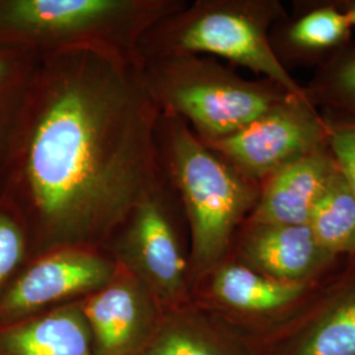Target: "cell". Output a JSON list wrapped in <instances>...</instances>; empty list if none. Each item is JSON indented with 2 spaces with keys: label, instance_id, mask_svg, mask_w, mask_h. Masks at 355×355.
Masks as SVG:
<instances>
[{
  "label": "cell",
  "instance_id": "6da1fadb",
  "mask_svg": "<svg viewBox=\"0 0 355 355\" xmlns=\"http://www.w3.org/2000/svg\"><path fill=\"white\" fill-rule=\"evenodd\" d=\"M158 116L140 64L89 49L40 58L0 168L31 258L104 248L161 175Z\"/></svg>",
  "mask_w": 355,
  "mask_h": 355
},
{
  "label": "cell",
  "instance_id": "7a4b0ae2",
  "mask_svg": "<svg viewBox=\"0 0 355 355\" xmlns=\"http://www.w3.org/2000/svg\"><path fill=\"white\" fill-rule=\"evenodd\" d=\"M162 175L177 192L190 232L192 282L232 252L257 205L261 184L242 175L200 140L186 121L159 112L155 128Z\"/></svg>",
  "mask_w": 355,
  "mask_h": 355
},
{
  "label": "cell",
  "instance_id": "3957f363",
  "mask_svg": "<svg viewBox=\"0 0 355 355\" xmlns=\"http://www.w3.org/2000/svg\"><path fill=\"white\" fill-rule=\"evenodd\" d=\"M186 0H0V46L38 58L103 51L140 64L139 42Z\"/></svg>",
  "mask_w": 355,
  "mask_h": 355
},
{
  "label": "cell",
  "instance_id": "277c9868",
  "mask_svg": "<svg viewBox=\"0 0 355 355\" xmlns=\"http://www.w3.org/2000/svg\"><path fill=\"white\" fill-rule=\"evenodd\" d=\"M287 12L279 0H195L150 26L140 38L142 64L158 57L199 54L225 60L305 95L271 49L268 35Z\"/></svg>",
  "mask_w": 355,
  "mask_h": 355
},
{
  "label": "cell",
  "instance_id": "5b68a950",
  "mask_svg": "<svg viewBox=\"0 0 355 355\" xmlns=\"http://www.w3.org/2000/svg\"><path fill=\"white\" fill-rule=\"evenodd\" d=\"M141 76L158 111L180 117L205 144L234 135L293 95L274 80L248 79L199 54L144 61Z\"/></svg>",
  "mask_w": 355,
  "mask_h": 355
},
{
  "label": "cell",
  "instance_id": "8992f818",
  "mask_svg": "<svg viewBox=\"0 0 355 355\" xmlns=\"http://www.w3.org/2000/svg\"><path fill=\"white\" fill-rule=\"evenodd\" d=\"M103 249L152 291L165 312L192 302L189 225L162 173Z\"/></svg>",
  "mask_w": 355,
  "mask_h": 355
},
{
  "label": "cell",
  "instance_id": "52a82bcc",
  "mask_svg": "<svg viewBox=\"0 0 355 355\" xmlns=\"http://www.w3.org/2000/svg\"><path fill=\"white\" fill-rule=\"evenodd\" d=\"M321 282L282 283L229 255L192 282L191 300L258 340L295 315Z\"/></svg>",
  "mask_w": 355,
  "mask_h": 355
},
{
  "label": "cell",
  "instance_id": "ba28073f",
  "mask_svg": "<svg viewBox=\"0 0 355 355\" xmlns=\"http://www.w3.org/2000/svg\"><path fill=\"white\" fill-rule=\"evenodd\" d=\"M328 139L324 114L306 95H291L234 135L207 145L261 184L282 167L328 148Z\"/></svg>",
  "mask_w": 355,
  "mask_h": 355
},
{
  "label": "cell",
  "instance_id": "9c48e42d",
  "mask_svg": "<svg viewBox=\"0 0 355 355\" xmlns=\"http://www.w3.org/2000/svg\"><path fill=\"white\" fill-rule=\"evenodd\" d=\"M116 271L104 249L64 248L32 257L0 296V327L78 303Z\"/></svg>",
  "mask_w": 355,
  "mask_h": 355
},
{
  "label": "cell",
  "instance_id": "30bf717a",
  "mask_svg": "<svg viewBox=\"0 0 355 355\" xmlns=\"http://www.w3.org/2000/svg\"><path fill=\"white\" fill-rule=\"evenodd\" d=\"M257 343L261 355H355V257L343 259L295 315Z\"/></svg>",
  "mask_w": 355,
  "mask_h": 355
},
{
  "label": "cell",
  "instance_id": "8fae6325",
  "mask_svg": "<svg viewBox=\"0 0 355 355\" xmlns=\"http://www.w3.org/2000/svg\"><path fill=\"white\" fill-rule=\"evenodd\" d=\"M96 355H141L165 311L152 291L117 265L101 290L79 302Z\"/></svg>",
  "mask_w": 355,
  "mask_h": 355
},
{
  "label": "cell",
  "instance_id": "7c38bea8",
  "mask_svg": "<svg viewBox=\"0 0 355 355\" xmlns=\"http://www.w3.org/2000/svg\"><path fill=\"white\" fill-rule=\"evenodd\" d=\"M230 257L270 279L290 284L321 282L343 262L320 245L309 225L248 220L236 234Z\"/></svg>",
  "mask_w": 355,
  "mask_h": 355
},
{
  "label": "cell",
  "instance_id": "4fadbf2b",
  "mask_svg": "<svg viewBox=\"0 0 355 355\" xmlns=\"http://www.w3.org/2000/svg\"><path fill=\"white\" fill-rule=\"evenodd\" d=\"M353 31L338 0H299L272 26L268 40L287 71L299 66L318 69L353 41Z\"/></svg>",
  "mask_w": 355,
  "mask_h": 355
},
{
  "label": "cell",
  "instance_id": "5bb4252c",
  "mask_svg": "<svg viewBox=\"0 0 355 355\" xmlns=\"http://www.w3.org/2000/svg\"><path fill=\"white\" fill-rule=\"evenodd\" d=\"M334 168L336 161L329 148L282 167L261 183L258 202L248 221L308 225L312 209Z\"/></svg>",
  "mask_w": 355,
  "mask_h": 355
},
{
  "label": "cell",
  "instance_id": "9a60e30c",
  "mask_svg": "<svg viewBox=\"0 0 355 355\" xmlns=\"http://www.w3.org/2000/svg\"><path fill=\"white\" fill-rule=\"evenodd\" d=\"M141 355H261L257 340L202 306L166 311Z\"/></svg>",
  "mask_w": 355,
  "mask_h": 355
},
{
  "label": "cell",
  "instance_id": "2e32d148",
  "mask_svg": "<svg viewBox=\"0 0 355 355\" xmlns=\"http://www.w3.org/2000/svg\"><path fill=\"white\" fill-rule=\"evenodd\" d=\"M0 355H96L79 302L0 327Z\"/></svg>",
  "mask_w": 355,
  "mask_h": 355
},
{
  "label": "cell",
  "instance_id": "e0dca14e",
  "mask_svg": "<svg viewBox=\"0 0 355 355\" xmlns=\"http://www.w3.org/2000/svg\"><path fill=\"white\" fill-rule=\"evenodd\" d=\"M320 245L337 258L355 257V193L336 164L308 223Z\"/></svg>",
  "mask_w": 355,
  "mask_h": 355
},
{
  "label": "cell",
  "instance_id": "ac0fdd59",
  "mask_svg": "<svg viewBox=\"0 0 355 355\" xmlns=\"http://www.w3.org/2000/svg\"><path fill=\"white\" fill-rule=\"evenodd\" d=\"M304 89L320 112L355 117L354 41L318 67Z\"/></svg>",
  "mask_w": 355,
  "mask_h": 355
},
{
  "label": "cell",
  "instance_id": "d6986e66",
  "mask_svg": "<svg viewBox=\"0 0 355 355\" xmlns=\"http://www.w3.org/2000/svg\"><path fill=\"white\" fill-rule=\"evenodd\" d=\"M38 62L29 51L0 46V168Z\"/></svg>",
  "mask_w": 355,
  "mask_h": 355
},
{
  "label": "cell",
  "instance_id": "ffe728a7",
  "mask_svg": "<svg viewBox=\"0 0 355 355\" xmlns=\"http://www.w3.org/2000/svg\"><path fill=\"white\" fill-rule=\"evenodd\" d=\"M29 259L26 223L12 204L0 196V296Z\"/></svg>",
  "mask_w": 355,
  "mask_h": 355
},
{
  "label": "cell",
  "instance_id": "44dd1931",
  "mask_svg": "<svg viewBox=\"0 0 355 355\" xmlns=\"http://www.w3.org/2000/svg\"><path fill=\"white\" fill-rule=\"evenodd\" d=\"M322 114L329 130L328 148L355 193V117Z\"/></svg>",
  "mask_w": 355,
  "mask_h": 355
},
{
  "label": "cell",
  "instance_id": "7402d4cb",
  "mask_svg": "<svg viewBox=\"0 0 355 355\" xmlns=\"http://www.w3.org/2000/svg\"><path fill=\"white\" fill-rule=\"evenodd\" d=\"M338 4L347 16L353 29H355V0H338Z\"/></svg>",
  "mask_w": 355,
  "mask_h": 355
}]
</instances>
